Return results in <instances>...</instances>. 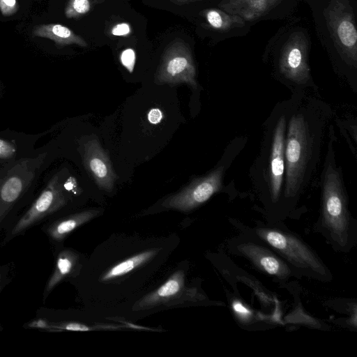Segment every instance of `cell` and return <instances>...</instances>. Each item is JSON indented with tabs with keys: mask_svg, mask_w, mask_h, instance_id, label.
<instances>
[{
	"mask_svg": "<svg viewBox=\"0 0 357 357\" xmlns=\"http://www.w3.org/2000/svg\"><path fill=\"white\" fill-rule=\"evenodd\" d=\"M272 249L291 268L296 277H305L322 282L333 275L318 254L298 234L275 226L258 225L241 229Z\"/></svg>",
	"mask_w": 357,
	"mask_h": 357,
	"instance_id": "cell-1",
	"label": "cell"
},
{
	"mask_svg": "<svg viewBox=\"0 0 357 357\" xmlns=\"http://www.w3.org/2000/svg\"><path fill=\"white\" fill-rule=\"evenodd\" d=\"M317 230L335 251L349 252L357 241V225L347 206L339 173L328 167L323 185L321 211Z\"/></svg>",
	"mask_w": 357,
	"mask_h": 357,
	"instance_id": "cell-2",
	"label": "cell"
},
{
	"mask_svg": "<svg viewBox=\"0 0 357 357\" xmlns=\"http://www.w3.org/2000/svg\"><path fill=\"white\" fill-rule=\"evenodd\" d=\"M230 252L246 259L260 273L284 283L295 273L289 265L272 249L256 238L242 232L228 242Z\"/></svg>",
	"mask_w": 357,
	"mask_h": 357,
	"instance_id": "cell-3",
	"label": "cell"
},
{
	"mask_svg": "<svg viewBox=\"0 0 357 357\" xmlns=\"http://www.w3.org/2000/svg\"><path fill=\"white\" fill-rule=\"evenodd\" d=\"M310 138L307 123L302 116H292L288 128L285 151V195L294 196L303 180L310 154Z\"/></svg>",
	"mask_w": 357,
	"mask_h": 357,
	"instance_id": "cell-4",
	"label": "cell"
},
{
	"mask_svg": "<svg viewBox=\"0 0 357 357\" xmlns=\"http://www.w3.org/2000/svg\"><path fill=\"white\" fill-rule=\"evenodd\" d=\"M196 69L189 46L181 40H174L164 51L156 73L159 83H185L197 88Z\"/></svg>",
	"mask_w": 357,
	"mask_h": 357,
	"instance_id": "cell-5",
	"label": "cell"
},
{
	"mask_svg": "<svg viewBox=\"0 0 357 357\" xmlns=\"http://www.w3.org/2000/svg\"><path fill=\"white\" fill-rule=\"evenodd\" d=\"M204 298L196 289L185 287V274L183 271L179 270L159 288L136 302L133 310H143L157 305H172L184 301L195 302L202 301Z\"/></svg>",
	"mask_w": 357,
	"mask_h": 357,
	"instance_id": "cell-6",
	"label": "cell"
},
{
	"mask_svg": "<svg viewBox=\"0 0 357 357\" xmlns=\"http://www.w3.org/2000/svg\"><path fill=\"white\" fill-rule=\"evenodd\" d=\"M222 176L223 167H220L207 176L192 181L180 192L168 198L163 205L183 211L194 209L221 190Z\"/></svg>",
	"mask_w": 357,
	"mask_h": 357,
	"instance_id": "cell-7",
	"label": "cell"
},
{
	"mask_svg": "<svg viewBox=\"0 0 357 357\" xmlns=\"http://www.w3.org/2000/svg\"><path fill=\"white\" fill-rule=\"evenodd\" d=\"M307 47L305 36L301 33H294L287 40L280 53V72L289 79L298 84L305 82L310 77Z\"/></svg>",
	"mask_w": 357,
	"mask_h": 357,
	"instance_id": "cell-8",
	"label": "cell"
},
{
	"mask_svg": "<svg viewBox=\"0 0 357 357\" xmlns=\"http://www.w3.org/2000/svg\"><path fill=\"white\" fill-rule=\"evenodd\" d=\"M66 199L59 183L58 177H54L40 196L33 202L24 215L14 227L12 234L15 235L31 226L38 220L61 208Z\"/></svg>",
	"mask_w": 357,
	"mask_h": 357,
	"instance_id": "cell-9",
	"label": "cell"
},
{
	"mask_svg": "<svg viewBox=\"0 0 357 357\" xmlns=\"http://www.w3.org/2000/svg\"><path fill=\"white\" fill-rule=\"evenodd\" d=\"M84 160L86 168L102 189L111 191L116 180L109 158L94 138L84 144Z\"/></svg>",
	"mask_w": 357,
	"mask_h": 357,
	"instance_id": "cell-10",
	"label": "cell"
},
{
	"mask_svg": "<svg viewBox=\"0 0 357 357\" xmlns=\"http://www.w3.org/2000/svg\"><path fill=\"white\" fill-rule=\"evenodd\" d=\"M286 121L283 116L278 121L275 128L271 148L269 178L271 195L273 202L280 197L284 169V146Z\"/></svg>",
	"mask_w": 357,
	"mask_h": 357,
	"instance_id": "cell-11",
	"label": "cell"
},
{
	"mask_svg": "<svg viewBox=\"0 0 357 357\" xmlns=\"http://www.w3.org/2000/svg\"><path fill=\"white\" fill-rule=\"evenodd\" d=\"M281 0H223L219 7L224 11L237 15L245 21H252L266 15Z\"/></svg>",
	"mask_w": 357,
	"mask_h": 357,
	"instance_id": "cell-12",
	"label": "cell"
},
{
	"mask_svg": "<svg viewBox=\"0 0 357 357\" xmlns=\"http://www.w3.org/2000/svg\"><path fill=\"white\" fill-rule=\"evenodd\" d=\"M32 35L50 39L59 46L76 45L86 47L88 45L83 38L68 27L59 24L38 25L33 28Z\"/></svg>",
	"mask_w": 357,
	"mask_h": 357,
	"instance_id": "cell-13",
	"label": "cell"
},
{
	"mask_svg": "<svg viewBox=\"0 0 357 357\" xmlns=\"http://www.w3.org/2000/svg\"><path fill=\"white\" fill-rule=\"evenodd\" d=\"M98 213L99 211L91 209L56 221L48 228L49 235L55 241H61L76 228L89 222Z\"/></svg>",
	"mask_w": 357,
	"mask_h": 357,
	"instance_id": "cell-14",
	"label": "cell"
},
{
	"mask_svg": "<svg viewBox=\"0 0 357 357\" xmlns=\"http://www.w3.org/2000/svg\"><path fill=\"white\" fill-rule=\"evenodd\" d=\"M158 250H149L116 264L101 276L100 280L105 282L128 273L151 259L157 254Z\"/></svg>",
	"mask_w": 357,
	"mask_h": 357,
	"instance_id": "cell-15",
	"label": "cell"
},
{
	"mask_svg": "<svg viewBox=\"0 0 357 357\" xmlns=\"http://www.w3.org/2000/svg\"><path fill=\"white\" fill-rule=\"evenodd\" d=\"M77 259V255L70 250H64L59 254L54 271L45 288L46 294L51 291L56 285L72 273Z\"/></svg>",
	"mask_w": 357,
	"mask_h": 357,
	"instance_id": "cell-16",
	"label": "cell"
},
{
	"mask_svg": "<svg viewBox=\"0 0 357 357\" xmlns=\"http://www.w3.org/2000/svg\"><path fill=\"white\" fill-rule=\"evenodd\" d=\"M203 15L211 28L222 31H229L236 27H242L245 22L242 17L237 15L229 14L217 8L204 10Z\"/></svg>",
	"mask_w": 357,
	"mask_h": 357,
	"instance_id": "cell-17",
	"label": "cell"
},
{
	"mask_svg": "<svg viewBox=\"0 0 357 357\" xmlns=\"http://www.w3.org/2000/svg\"><path fill=\"white\" fill-rule=\"evenodd\" d=\"M23 188L22 180L18 176L8 178L0 190V199L6 204L14 202L20 195Z\"/></svg>",
	"mask_w": 357,
	"mask_h": 357,
	"instance_id": "cell-18",
	"label": "cell"
},
{
	"mask_svg": "<svg viewBox=\"0 0 357 357\" xmlns=\"http://www.w3.org/2000/svg\"><path fill=\"white\" fill-rule=\"evenodd\" d=\"M105 0H69L65 8L67 18H77L88 12L97 3Z\"/></svg>",
	"mask_w": 357,
	"mask_h": 357,
	"instance_id": "cell-19",
	"label": "cell"
},
{
	"mask_svg": "<svg viewBox=\"0 0 357 357\" xmlns=\"http://www.w3.org/2000/svg\"><path fill=\"white\" fill-rule=\"evenodd\" d=\"M230 305L235 318L241 324L245 325L246 327L257 321L254 312L238 298L232 297L230 299Z\"/></svg>",
	"mask_w": 357,
	"mask_h": 357,
	"instance_id": "cell-20",
	"label": "cell"
},
{
	"mask_svg": "<svg viewBox=\"0 0 357 357\" xmlns=\"http://www.w3.org/2000/svg\"><path fill=\"white\" fill-rule=\"evenodd\" d=\"M66 330V331H88L93 330L91 327H89L84 324L77 323V322H66L60 323L56 324H50L49 330Z\"/></svg>",
	"mask_w": 357,
	"mask_h": 357,
	"instance_id": "cell-21",
	"label": "cell"
},
{
	"mask_svg": "<svg viewBox=\"0 0 357 357\" xmlns=\"http://www.w3.org/2000/svg\"><path fill=\"white\" fill-rule=\"evenodd\" d=\"M120 59L123 66L126 68L130 73H132L136 60L135 51L130 48L123 50L121 54Z\"/></svg>",
	"mask_w": 357,
	"mask_h": 357,
	"instance_id": "cell-22",
	"label": "cell"
},
{
	"mask_svg": "<svg viewBox=\"0 0 357 357\" xmlns=\"http://www.w3.org/2000/svg\"><path fill=\"white\" fill-rule=\"evenodd\" d=\"M17 10L18 4L16 0H0V11L3 16H10Z\"/></svg>",
	"mask_w": 357,
	"mask_h": 357,
	"instance_id": "cell-23",
	"label": "cell"
},
{
	"mask_svg": "<svg viewBox=\"0 0 357 357\" xmlns=\"http://www.w3.org/2000/svg\"><path fill=\"white\" fill-rule=\"evenodd\" d=\"M111 33L114 36H127L131 33V28L128 23L122 22L113 26Z\"/></svg>",
	"mask_w": 357,
	"mask_h": 357,
	"instance_id": "cell-24",
	"label": "cell"
},
{
	"mask_svg": "<svg viewBox=\"0 0 357 357\" xmlns=\"http://www.w3.org/2000/svg\"><path fill=\"white\" fill-rule=\"evenodd\" d=\"M163 118L162 111L158 108L151 109L148 114V120L152 124L159 123Z\"/></svg>",
	"mask_w": 357,
	"mask_h": 357,
	"instance_id": "cell-25",
	"label": "cell"
},
{
	"mask_svg": "<svg viewBox=\"0 0 357 357\" xmlns=\"http://www.w3.org/2000/svg\"><path fill=\"white\" fill-rule=\"evenodd\" d=\"M14 151L13 146L6 142L0 140V158L10 156Z\"/></svg>",
	"mask_w": 357,
	"mask_h": 357,
	"instance_id": "cell-26",
	"label": "cell"
},
{
	"mask_svg": "<svg viewBox=\"0 0 357 357\" xmlns=\"http://www.w3.org/2000/svg\"><path fill=\"white\" fill-rule=\"evenodd\" d=\"M29 326L37 328L50 329V324L43 319H37L29 324Z\"/></svg>",
	"mask_w": 357,
	"mask_h": 357,
	"instance_id": "cell-27",
	"label": "cell"
},
{
	"mask_svg": "<svg viewBox=\"0 0 357 357\" xmlns=\"http://www.w3.org/2000/svg\"><path fill=\"white\" fill-rule=\"evenodd\" d=\"M66 188L68 190H73L76 187V181L74 178H70L65 184Z\"/></svg>",
	"mask_w": 357,
	"mask_h": 357,
	"instance_id": "cell-28",
	"label": "cell"
},
{
	"mask_svg": "<svg viewBox=\"0 0 357 357\" xmlns=\"http://www.w3.org/2000/svg\"><path fill=\"white\" fill-rule=\"evenodd\" d=\"M174 3H179V4H183V3H188L197 1H201V0H169Z\"/></svg>",
	"mask_w": 357,
	"mask_h": 357,
	"instance_id": "cell-29",
	"label": "cell"
},
{
	"mask_svg": "<svg viewBox=\"0 0 357 357\" xmlns=\"http://www.w3.org/2000/svg\"><path fill=\"white\" fill-rule=\"evenodd\" d=\"M0 282H1V275H0Z\"/></svg>",
	"mask_w": 357,
	"mask_h": 357,
	"instance_id": "cell-30",
	"label": "cell"
}]
</instances>
